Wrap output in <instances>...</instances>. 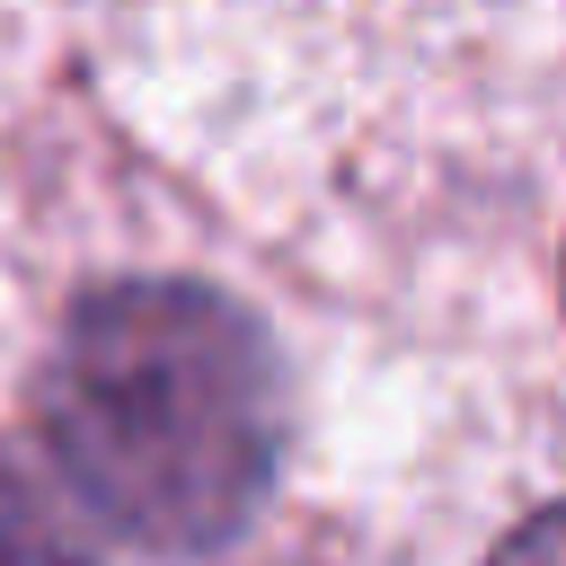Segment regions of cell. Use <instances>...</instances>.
Returning <instances> with one entry per match:
<instances>
[{
	"label": "cell",
	"instance_id": "1",
	"mask_svg": "<svg viewBox=\"0 0 566 566\" xmlns=\"http://www.w3.org/2000/svg\"><path fill=\"white\" fill-rule=\"evenodd\" d=\"M35 424L53 478L133 548L230 539L283 451V371L265 327L203 283H106L71 310Z\"/></svg>",
	"mask_w": 566,
	"mask_h": 566
},
{
	"label": "cell",
	"instance_id": "3",
	"mask_svg": "<svg viewBox=\"0 0 566 566\" xmlns=\"http://www.w3.org/2000/svg\"><path fill=\"white\" fill-rule=\"evenodd\" d=\"M495 566H566V504H548L539 522H522V531L495 548Z\"/></svg>",
	"mask_w": 566,
	"mask_h": 566
},
{
	"label": "cell",
	"instance_id": "2",
	"mask_svg": "<svg viewBox=\"0 0 566 566\" xmlns=\"http://www.w3.org/2000/svg\"><path fill=\"white\" fill-rule=\"evenodd\" d=\"M0 566H88V548L53 522V504L0 460Z\"/></svg>",
	"mask_w": 566,
	"mask_h": 566
}]
</instances>
